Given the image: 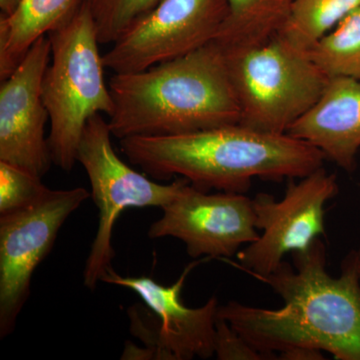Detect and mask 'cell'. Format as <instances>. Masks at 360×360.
Wrapping results in <instances>:
<instances>
[{
  "label": "cell",
  "instance_id": "cell-1",
  "mask_svg": "<svg viewBox=\"0 0 360 360\" xmlns=\"http://www.w3.org/2000/svg\"><path fill=\"white\" fill-rule=\"evenodd\" d=\"M292 255L269 276L258 277L281 296V309L238 302L219 305L217 316L266 359L360 360V278L354 251L338 277L328 274L326 248L315 239L309 250Z\"/></svg>",
  "mask_w": 360,
  "mask_h": 360
},
{
  "label": "cell",
  "instance_id": "cell-2",
  "mask_svg": "<svg viewBox=\"0 0 360 360\" xmlns=\"http://www.w3.org/2000/svg\"><path fill=\"white\" fill-rule=\"evenodd\" d=\"M123 155L153 179L180 176L203 191L243 193L251 180L302 179L322 167L323 153L309 142L224 125L191 134L120 139Z\"/></svg>",
  "mask_w": 360,
  "mask_h": 360
},
{
  "label": "cell",
  "instance_id": "cell-3",
  "mask_svg": "<svg viewBox=\"0 0 360 360\" xmlns=\"http://www.w3.org/2000/svg\"><path fill=\"white\" fill-rule=\"evenodd\" d=\"M112 136L191 134L240 123V108L217 41L186 56L110 78Z\"/></svg>",
  "mask_w": 360,
  "mask_h": 360
},
{
  "label": "cell",
  "instance_id": "cell-4",
  "mask_svg": "<svg viewBox=\"0 0 360 360\" xmlns=\"http://www.w3.org/2000/svg\"><path fill=\"white\" fill-rule=\"evenodd\" d=\"M51 63L42 78V99L51 122L49 141L53 165L70 172L85 127L92 116L112 113L113 101L104 80L103 59L94 18L84 1L47 33Z\"/></svg>",
  "mask_w": 360,
  "mask_h": 360
},
{
  "label": "cell",
  "instance_id": "cell-5",
  "mask_svg": "<svg viewBox=\"0 0 360 360\" xmlns=\"http://www.w3.org/2000/svg\"><path fill=\"white\" fill-rule=\"evenodd\" d=\"M221 49L240 108L239 124L248 129L285 134L328 82L307 52L281 34L252 46Z\"/></svg>",
  "mask_w": 360,
  "mask_h": 360
},
{
  "label": "cell",
  "instance_id": "cell-6",
  "mask_svg": "<svg viewBox=\"0 0 360 360\" xmlns=\"http://www.w3.org/2000/svg\"><path fill=\"white\" fill-rule=\"evenodd\" d=\"M111 136L103 115L92 116L77 151V162L89 176L90 195L98 208V227L84 271V283L90 290L112 269V232L120 214L127 208L165 207L189 184L181 177L158 184L139 174L116 155Z\"/></svg>",
  "mask_w": 360,
  "mask_h": 360
},
{
  "label": "cell",
  "instance_id": "cell-7",
  "mask_svg": "<svg viewBox=\"0 0 360 360\" xmlns=\"http://www.w3.org/2000/svg\"><path fill=\"white\" fill-rule=\"evenodd\" d=\"M90 196L84 187L49 188L32 205L0 215V338L13 333L30 297L33 272L66 219Z\"/></svg>",
  "mask_w": 360,
  "mask_h": 360
},
{
  "label": "cell",
  "instance_id": "cell-8",
  "mask_svg": "<svg viewBox=\"0 0 360 360\" xmlns=\"http://www.w3.org/2000/svg\"><path fill=\"white\" fill-rule=\"evenodd\" d=\"M338 191L336 175L322 167L297 184L291 181L283 200L257 194L252 200L255 226L262 234L238 251L236 266L258 278L274 271L288 253L309 250L326 234L324 206Z\"/></svg>",
  "mask_w": 360,
  "mask_h": 360
},
{
  "label": "cell",
  "instance_id": "cell-9",
  "mask_svg": "<svg viewBox=\"0 0 360 360\" xmlns=\"http://www.w3.org/2000/svg\"><path fill=\"white\" fill-rule=\"evenodd\" d=\"M201 262L195 260L187 265L169 286L161 285L148 276H122L112 269L103 276V283L134 291L158 317L153 326L151 315H143L142 309L136 307L129 309L131 333L146 343L151 359L188 360L214 356L219 300L213 296L203 307L191 309L181 298L187 276Z\"/></svg>",
  "mask_w": 360,
  "mask_h": 360
},
{
  "label": "cell",
  "instance_id": "cell-10",
  "mask_svg": "<svg viewBox=\"0 0 360 360\" xmlns=\"http://www.w3.org/2000/svg\"><path fill=\"white\" fill-rule=\"evenodd\" d=\"M226 0H161L103 56L104 68L131 73L214 41L229 16Z\"/></svg>",
  "mask_w": 360,
  "mask_h": 360
},
{
  "label": "cell",
  "instance_id": "cell-11",
  "mask_svg": "<svg viewBox=\"0 0 360 360\" xmlns=\"http://www.w3.org/2000/svg\"><path fill=\"white\" fill-rule=\"evenodd\" d=\"M150 225L148 238H174L189 257L229 258L259 238L252 200L243 193H208L187 184Z\"/></svg>",
  "mask_w": 360,
  "mask_h": 360
},
{
  "label": "cell",
  "instance_id": "cell-12",
  "mask_svg": "<svg viewBox=\"0 0 360 360\" xmlns=\"http://www.w3.org/2000/svg\"><path fill=\"white\" fill-rule=\"evenodd\" d=\"M51 58V40L44 35L32 45L0 87V161L41 179L52 165L45 139L49 115L41 91Z\"/></svg>",
  "mask_w": 360,
  "mask_h": 360
},
{
  "label": "cell",
  "instance_id": "cell-13",
  "mask_svg": "<svg viewBox=\"0 0 360 360\" xmlns=\"http://www.w3.org/2000/svg\"><path fill=\"white\" fill-rule=\"evenodd\" d=\"M286 134L309 142L324 158L354 172L360 148V80L329 78L319 101Z\"/></svg>",
  "mask_w": 360,
  "mask_h": 360
},
{
  "label": "cell",
  "instance_id": "cell-14",
  "mask_svg": "<svg viewBox=\"0 0 360 360\" xmlns=\"http://www.w3.org/2000/svg\"><path fill=\"white\" fill-rule=\"evenodd\" d=\"M82 0H23L15 13L0 18V79L11 77L32 45L58 27Z\"/></svg>",
  "mask_w": 360,
  "mask_h": 360
},
{
  "label": "cell",
  "instance_id": "cell-15",
  "mask_svg": "<svg viewBox=\"0 0 360 360\" xmlns=\"http://www.w3.org/2000/svg\"><path fill=\"white\" fill-rule=\"evenodd\" d=\"M229 16L214 40L224 49L262 44L279 34L292 0H226Z\"/></svg>",
  "mask_w": 360,
  "mask_h": 360
},
{
  "label": "cell",
  "instance_id": "cell-16",
  "mask_svg": "<svg viewBox=\"0 0 360 360\" xmlns=\"http://www.w3.org/2000/svg\"><path fill=\"white\" fill-rule=\"evenodd\" d=\"M359 6L360 0H292L279 34L295 49L309 52Z\"/></svg>",
  "mask_w": 360,
  "mask_h": 360
},
{
  "label": "cell",
  "instance_id": "cell-17",
  "mask_svg": "<svg viewBox=\"0 0 360 360\" xmlns=\"http://www.w3.org/2000/svg\"><path fill=\"white\" fill-rule=\"evenodd\" d=\"M307 54L329 78L360 80V6L319 39Z\"/></svg>",
  "mask_w": 360,
  "mask_h": 360
},
{
  "label": "cell",
  "instance_id": "cell-18",
  "mask_svg": "<svg viewBox=\"0 0 360 360\" xmlns=\"http://www.w3.org/2000/svg\"><path fill=\"white\" fill-rule=\"evenodd\" d=\"M96 22L101 44H113L161 0H82Z\"/></svg>",
  "mask_w": 360,
  "mask_h": 360
},
{
  "label": "cell",
  "instance_id": "cell-19",
  "mask_svg": "<svg viewBox=\"0 0 360 360\" xmlns=\"http://www.w3.org/2000/svg\"><path fill=\"white\" fill-rule=\"evenodd\" d=\"M49 189L41 177L0 161V215L32 205Z\"/></svg>",
  "mask_w": 360,
  "mask_h": 360
},
{
  "label": "cell",
  "instance_id": "cell-20",
  "mask_svg": "<svg viewBox=\"0 0 360 360\" xmlns=\"http://www.w3.org/2000/svg\"><path fill=\"white\" fill-rule=\"evenodd\" d=\"M214 356L219 360H264L266 357L251 347L231 324L221 317L215 322Z\"/></svg>",
  "mask_w": 360,
  "mask_h": 360
},
{
  "label": "cell",
  "instance_id": "cell-21",
  "mask_svg": "<svg viewBox=\"0 0 360 360\" xmlns=\"http://www.w3.org/2000/svg\"><path fill=\"white\" fill-rule=\"evenodd\" d=\"M23 0H0L1 15L11 16L18 11Z\"/></svg>",
  "mask_w": 360,
  "mask_h": 360
},
{
  "label": "cell",
  "instance_id": "cell-22",
  "mask_svg": "<svg viewBox=\"0 0 360 360\" xmlns=\"http://www.w3.org/2000/svg\"><path fill=\"white\" fill-rule=\"evenodd\" d=\"M354 258H355V264H356L357 272H359V276L360 278V248L356 251H354Z\"/></svg>",
  "mask_w": 360,
  "mask_h": 360
}]
</instances>
